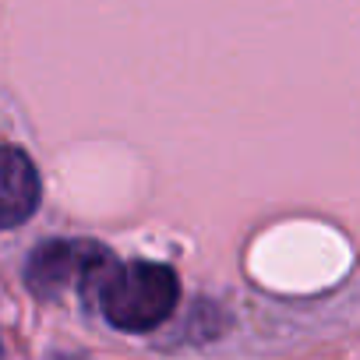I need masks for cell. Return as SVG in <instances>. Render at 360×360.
Wrapping results in <instances>:
<instances>
[{
  "mask_svg": "<svg viewBox=\"0 0 360 360\" xmlns=\"http://www.w3.org/2000/svg\"><path fill=\"white\" fill-rule=\"evenodd\" d=\"M96 300L103 318L120 332H152L162 325L176 300L180 279L162 262H110L96 283Z\"/></svg>",
  "mask_w": 360,
  "mask_h": 360,
  "instance_id": "obj_1",
  "label": "cell"
},
{
  "mask_svg": "<svg viewBox=\"0 0 360 360\" xmlns=\"http://www.w3.org/2000/svg\"><path fill=\"white\" fill-rule=\"evenodd\" d=\"M110 262L113 251L92 240H46L32 251L25 265V283L39 297H60L68 290L92 293Z\"/></svg>",
  "mask_w": 360,
  "mask_h": 360,
  "instance_id": "obj_2",
  "label": "cell"
},
{
  "mask_svg": "<svg viewBox=\"0 0 360 360\" xmlns=\"http://www.w3.org/2000/svg\"><path fill=\"white\" fill-rule=\"evenodd\" d=\"M39 202L43 184L36 162L15 145H0V230H15L32 219Z\"/></svg>",
  "mask_w": 360,
  "mask_h": 360,
  "instance_id": "obj_3",
  "label": "cell"
}]
</instances>
